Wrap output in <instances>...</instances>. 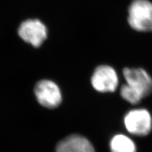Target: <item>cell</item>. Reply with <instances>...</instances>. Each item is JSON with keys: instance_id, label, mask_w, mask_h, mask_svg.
Instances as JSON below:
<instances>
[{"instance_id": "1", "label": "cell", "mask_w": 152, "mask_h": 152, "mask_svg": "<svg viewBox=\"0 0 152 152\" xmlns=\"http://www.w3.org/2000/svg\"><path fill=\"white\" fill-rule=\"evenodd\" d=\"M127 22L136 31L152 32V2L149 0H133L128 8Z\"/></svg>"}, {"instance_id": "2", "label": "cell", "mask_w": 152, "mask_h": 152, "mask_svg": "<svg viewBox=\"0 0 152 152\" xmlns=\"http://www.w3.org/2000/svg\"><path fill=\"white\" fill-rule=\"evenodd\" d=\"M124 125L130 134L137 136L148 135L152 129V117L145 108H135L124 117Z\"/></svg>"}, {"instance_id": "3", "label": "cell", "mask_w": 152, "mask_h": 152, "mask_svg": "<svg viewBox=\"0 0 152 152\" xmlns=\"http://www.w3.org/2000/svg\"><path fill=\"white\" fill-rule=\"evenodd\" d=\"M123 75L126 84L145 98L152 93V78L142 68H125Z\"/></svg>"}, {"instance_id": "4", "label": "cell", "mask_w": 152, "mask_h": 152, "mask_svg": "<svg viewBox=\"0 0 152 152\" xmlns=\"http://www.w3.org/2000/svg\"><path fill=\"white\" fill-rule=\"evenodd\" d=\"M93 87L97 91H115L118 85V77L115 70L109 65H100L95 69L91 77Z\"/></svg>"}, {"instance_id": "5", "label": "cell", "mask_w": 152, "mask_h": 152, "mask_svg": "<svg viewBox=\"0 0 152 152\" xmlns=\"http://www.w3.org/2000/svg\"><path fill=\"white\" fill-rule=\"evenodd\" d=\"M34 93L36 98L42 106L48 108H55L61 102V91L54 82L42 80L36 85Z\"/></svg>"}, {"instance_id": "6", "label": "cell", "mask_w": 152, "mask_h": 152, "mask_svg": "<svg viewBox=\"0 0 152 152\" xmlns=\"http://www.w3.org/2000/svg\"><path fill=\"white\" fill-rule=\"evenodd\" d=\"M18 32L23 41L34 47L40 46L47 37L46 26L37 19L27 20L22 22Z\"/></svg>"}, {"instance_id": "7", "label": "cell", "mask_w": 152, "mask_h": 152, "mask_svg": "<svg viewBox=\"0 0 152 152\" xmlns=\"http://www.w3.org/2000/svg\"><path fill=\"white\" fill-rule=\"evenodd\" d=\"M56 152H95L86 138L79 135H71L61 140L56 146Z\"/></svg>"}, {"instance_id": "8", "label": "cell", "mask_w": 152, "mask_h": 152, "mask_svg": "<svg viewBox=\"0 0 152 152\" xmlns=\"http://www.w3.org/2000/svg\"><path fill=\"white\" fill-rule=\"evenodd\" d=\"M111 152H136V146L131 138L124 134H117L110 141Z\"/></svg>"}, {"instance_id": "9", "label": "cell", "mask_w": 152, "mask_h": 152, "mask_svg": "<svg viewBox=\"0 0 152 152\" xmlns=\"http://www.w3.org/2000/svg\"><path fill=\"white\" fill-rule=\"evenodd\" d=\"M120 93L124 99L132 104H138L144 98L138 92L127 84L122 86Z\"/></svg>"}]
</instances>
